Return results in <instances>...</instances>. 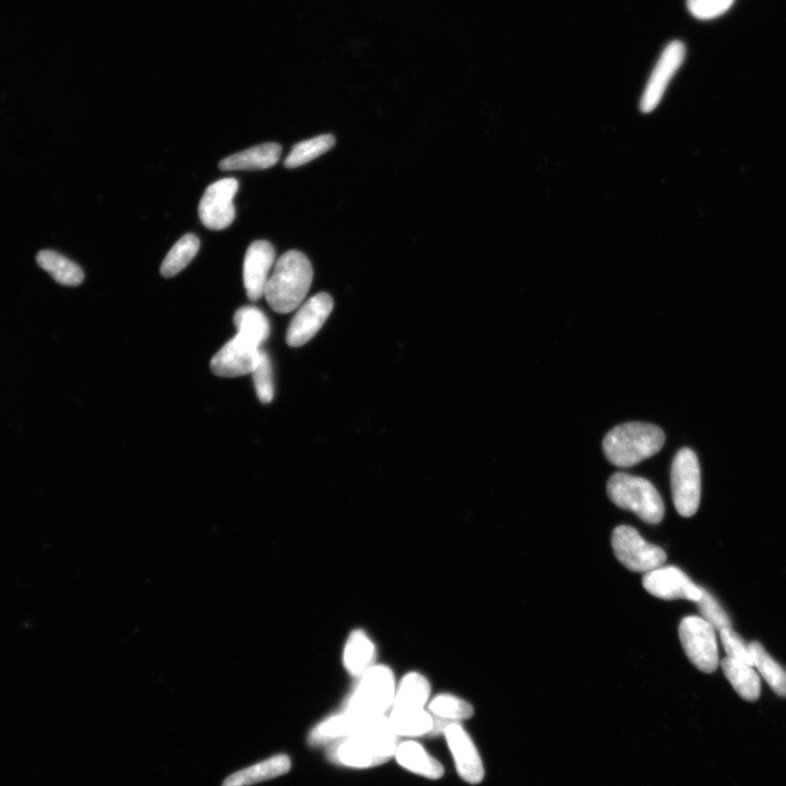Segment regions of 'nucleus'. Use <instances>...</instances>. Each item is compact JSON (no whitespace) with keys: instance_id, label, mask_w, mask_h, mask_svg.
<instances>
[{"instance_id":"21","label":"nucleus","mask_w":786,"mask_h":786,"mask_svg":"<svg viewBox=\"0 0 786 786\" xmlns=\"http://www.w3.org/2000/svg\"><path fill=\"white\" fill-rule=\"evenodd\" d=\"M431 690V683L423 674L411 672L404 676L397 686L391 709H425Z\"/></svg>"},{"instance_id":"15","label":"nucleus","mask_w":786,"mask_h":786,"mask_svg":"<svg viewBox=\"0 0 786 786\" xmlns=\"http://www.w3.org/2000/svg\"><path fill=\"white\" fill-rule=\"evenodd\" d=\"M276 250L267 241H256L247 249L244 259V285L248 299L259 301L265 296L271 269L275 266Z\"/></svg>"},{"instance_id":"24","label":"nucleus","mask_w":786,"mask_h":786,"mask_svg":"<svg viewBox=\"0 0 786 786\" xmlns=\"http://www.w3.org/2000/svg\"><path fill=\"white\" fill-rule=\"evenodd\" d=\"M37 262L56 282L66 287H78L85 280V273L74 261L53 250H42L38 254Z\"/></svg>"},{"instance_id":"27","label":"nucleus","mask_w":786,"mask_h":786,"mask_svg":"<svg viewBox=\"0 0 786 786\" xmlns=\"http://www.w3.org/2000/svg\"><path fill=\"white\" fill-rule=\"evenodd\" d=\"M749 647L752 651L754 666L761 676L765 678L774 693L780 697H786V672L782 666L771 658L761 643L755 641L749 643Z\"/></svg>"},{"instance_id":"14","label":"nucleus","mask_w":786,"mask_h":786,"mask_svg":"<svg viewBox=\"0 0 786 786\" xmlns=\"http://www.w3.org/2000/svg\"><path fill=\"white\" fill-rule=\"evenodd\" d=\"M444 734L460 778L469 784L481 783L485 776L483 761L466 729L452 722L446 726Z\"/></svg>"},{"instance_id":"31","label":"nucleus","mask_w":786,"mask_h":786,"mask_svg":"<svg viewBox=\"0 0 786 786\" xmlns=\"http://www.w3.org/2000/svg\"><path fill=\"white\" fill-rule=\"evenodd\" d=\"M697 603L702 618L714 629L721 631L732 627L728 613L723 610L720 603L706 589L702 588L701 599Z\"/></svg>"},{"instance_id":"10","label":"nucleus","mask_w":786,"mask_h":786,"mask_svg":"<svg viewBox=\"0 0 786 786\" xmlns=\"http://www.w3.org/2000/svg\"><path fill=\"white\" fill-rule=\"evenodd\" d=\"M261 349L252 341L237 335L212 357L210 367L214 375L223 378L253 374Z\"/></svg>"},{"instance_id":"7","label":"nucleus","mask_w":786,"mask_h":786,"mask_svg":"<svg viewBox=\"0 0 786 786\" xmlns=\"http://www.w3.org/2000/svg\"><path fill=\"white\" fill-rule=\"evenodd\" d=\"M687 658L698 670L711 674L719 666V649L714 629L704 618L688 616L678 629Z\"/></svg>"},{"instance_id":"25","label":"nucleus","mask_w":786,"mask_h":786,"mask_svg":"<svg viewBox=\"0 0 786 786\" xmlns=\"http://www.w3.org/2000/svg\"><path fill=\"white\" fill-rule=\"evenodd\" d=\"M234 324L238 335L254 342L261 348L270 336V323L267 316L254 306H245L236 312Z\"/></svg>"},{"instance_id":"23","label":"nucleus","mask_w":786,"mask_h":786,"mask_svg":"<svg viewBox=\"0 0 786 786\" xmlns=\"http://www.w3.org/2000/svg\"><path fill=\"white\" fill-rule=\"evenodd\" d=\"M721 666L725 677L738 695L747 701H755L759 698L761 683L753 665L728 657L722 660Z\"/></svg>"},{"instance_id":"22","label":"nucleus","mask_w":786,"mask_h":786,"mask_svg":"<svg viewBox=\"0 0 786 786\" xmlns=\"http://www.w3.org/2000/svg\"><path fill=\"white\" fill-rule=\"evenodd\" d=\"M388 721L393 733L407 737L433 733L436 725L435 717L425 709H391Z\"/></svg>"},{"instance_id":"28","label":"nucleus","mask_w":786,"mask_h":786,"mask_svg":"<svg viewBox=\"0 0 786 786\" xmlns=\"http://www.w3.org/2000/svg\"><path fill=\"white\" fill-rule=\"evenodd\" d=\"M336 145V138L332 135H320L312 139L304 140L295 145L284 161L287 169L299 168L304 164L312 162L324 153L331 150Z\"/></svg>"},{"instance_id":"8","label":"nucleus","mask_w":786,"mask_h":786,"mask_svg":"<svg viewBox=\"0 0 786 786\" xmlns=\"http://www.w3.org/2000/svg\"><path fill=\"white\" fill-rule=\"evenodd\" d=\"M612 546L618 562L636 573H649L663 566L666 561V554L661 547L648 543L633 527L615 528Z\"/></svg>"},{"instance_id":"26","label":"nucleus","mask_w":786,"mask_h":786,"mask_svg":"<svg viewBox=\"0 0 786 786\" xmlns=\"http://www.w3.org/2000/svg\"><path fill=\"white\" fill-rule=\"evenodd\" d=\"M200 241L194 234L184 235L166 255L161 266V275L172 278L184 270L199 252Z\"/></svg>"},{"instance_id":"33","label":"nucleus","mask_w":786,"mask_h":786,"mask_svg":"<svg viewBox=\"0 0 786 786\" xmlns=\"http://www.w3.org/2000/svg\"><path fill=\"white\" fill-rule=\"evenodd\" d=\"M734 0H687L692 15L701 20H709L722 16L728 11Z\"/></svg>"},{"instance_id":"11","label":"nucleus","mask_w":786,"mask_h":786,"mask_svg":"<svg viewBox=\"0 0 786 786\" xmlns=\"http://www.w3.org/2000/svg\"><path fill=\"white\" fill-rule=\"evenodd\" d=\"M642 585L653 597L662 600H688L697 603L702 595V588L683 570L674 566H661L649 571L643 577Z\"/></svg>"},{"instance_id":"18","label":"nucleus","mask_w":786,"mask_h":786,"mask_svg":"<svg viewBox=\"0 0 786 786\" xmlns=\"http://www.w3.org/2000/svg\"><path fill=\"white\" fill-rule=\"evenodd\" d=\"M395 758L402 768L426 779L438 780L444 776L443 765L420 743L406 741L398 744Z\"/></svg>"},{"instance_id":"29","label":"nucleus","mask_w":786,"mask_h":786,"mask_svg":"<svg viewBox=\"0 0 786 786\" xmlns=\"http://www.w3.org/2000/svg\"><path fill=\"white\" fill-rule=\"evenodd\" d=\"M433 717L447 722H461L473 717L474 708L467 700L455 695L442 694L428 705Z\"/></svg>"},{"instance_id":"13","label":"nucleus","mask_w":786,"mask_h":786,"mask_svg":"<svg viewBox=\"0 0 786 786\" xmlns=\"http://www.w3.org/2000/svg\"><path fill=\"white\" fill-rule=\"evenodd\" d=\"M333 309V300L328 293H318L301 306L293 317L287 333L291 348H300L311 341L323 328Z\"/></svg>"},{"instance_id":"4","label":"nucleus","mask_w":786,"mask_h":786,"mask_svg":"<svg viewBox=\"0 0 786 786\" xmlns=\"http://www.w3.org/2000/svg\"><path fill=\"white\" fill-rule=\"evenodd\" d=\"M607 494L617 507L633 511L642 521L657 524L663 520V499L657 488L646 479L616 473L607 483Z\"/></svg>"},{"instance_id":"32","label":"nucleus","mask_w":786,"mask_h":786,"mask_svg":"<svg viewBox=\"0 0 786 786\" xmlns=\"http://www.w3.org/2000/svg\"><path fill=\"white\" fill-rule=\"evenodd\" d=\"M722 645L728 657L754 666L752 651L743 638L731 628L720 631Z\"/></svg>"},{"instance_id":"17","label":"nucleus","mask_w":786,"mask_h":786,"mask_svg":"<svg viewBox=\"0 0 786 786\" xmlns=\"http://www.w3.org/2000/svg\"><path fill=\"white\" fill-rule=\"evenodd\" d=\"M282 147L273 142L262 144L223 159L219 166L222 171L267 170L275 166L281 157Z\"/></svg>"},{"instance_id":"30","label":"nucleus","mask_w":786,"mask_h":786,"mask_svg":"<svg viewBox=\"0 0 786 786\" xmlns=\"http://www.w3.org/2000/svg\"><path fill=\"white\" fill-rule=\"evenodd\" d=\"M252 375L260 402L265 404L272 402L275 397V383H273L272 365L265 351H261L260 360Z\"/></svg>"},{"instance_id":"9","label":"nucleus","mask_w":786,"mask_h":786,"mask_svg":"<svg viewBox=\"0 0 786 786\" xmlns=\"http://www.w3.org/2000/svg\"><path fill=\"white\" fill-rule=\"evenodd\" d=\"M235 178H223L211 184L199 204V217L207 229L221 231L234 222L236 210L234 198L238 192Z\"/></svg>"},{"instance_id":"1","label":"nucleus","mask_w":786,"mask_h":786,"mask_svg":"<svg viewBox=\"0 0 786 786\" xmlns=\"http://www.w3.org/2000/svg\"><path fill=\"white\" fill-rule=\"evenodd\" d=\"M398 736L393 733L388 717H380L364 730L335 743L329 750L330 760L349 768L366 769L385 764L395 757Z\"/></svg>"},{"instance_id":"16","label":"nucleus","mask_w":786,"mask_h":786,"mask_svg":"<svg viewBox=\"0 0 786 786\" xmlns=\"http://www.w3.org/2000/svg\"><path fill=\"white\" fill-rule=\"evenodd\" d=\"M375 719H366L344 710L319 723L309 734L308 742L313 746H319L343 741L360 733Z\"/></svg>"},{"instance_id":"19","label":"nucleus","mask_w":786,"mask_h":786,"mask_svg":"<svg viewBox=\"0 0 786 786\" xmlns=\"http://www.w3.org/2000/svg\"><path fill=\"white\" fill-rule=\"evenodd\" d=\"M375 643L362 629H355L345 643L343 663L345 669L355 677H361L372 668L376 657Z\"/></svg>"},{"instance_id":"5","label":"nucleus","mask_w":786,"mask_h":786,"mask_svg":"<svg viewBox=\"0 0 786 786\" xmlns=\"http://www.w3.org/2000/svg\"><path fill=\"white\" fill-rule=\"evenodd\" d=\"M395 674L386 665H374L361 676L345 711L366 719L384 717L396 696Z\"/></svg>"},{"instance_id":"2","label":"nucleus","mask_w":786,"mask_h":786,"mask_svg":"<svg viewBox=\"0 0 786 786\" xmlns=\"http://www.w3.org/2000/svg\"><path fill=\"white\" fill-rule=\"evenodd\" d=\"M314 270L301 252L290 250L276 262L267 283L265 297L273 311L290 314L301 306L312 287Z\"/></svg>"},{"instance_id":"12","label":"nucleus","mask_w":786,"mask_h":786,"mask_svg":"<svg viewBox=\"0 0 786 786\" xmlns=\"http://www.w3.org/2000/svg\"><path fill=\"white\" fill-rule=\"evenodd\" d=\"M685 56L686 47L684 43L674 41L666 46L657 66L653 70L646 90L643 92L640 102L642 113L649 114L657 109L672 78L683 65Z\"/></svg>"},{"instance_id":"6","label":"nucleus","mask_w":786,"mask_h":786,"mask_svg":"<svg viewBox=\"0 0 786 786\" xmlns=\"http://www.w3.org/2000/svg\"><path fill=\"white\" fill-rule=\"evenodd\" d=\"M675 508L682 517H693L701 498V473L695 451L684 448L677 452L671 472Z\"/></svg>"},{"instance_id":"3","label":"nucleus","mask_w":786,"mask_h":786,"mask_svg":"<svg viewBox=\"0 0 786 786\" xmlns=\"http://www.w3.org/2000/svg\"><path fill=\"white\" fill-rule=\"evenodd\" d=\"M665 435L660 427L647 423H626L614 428L603 440L604 454L614 466L630 468L657 455Z\"/></svg>"},{"instance_id":"20","label":"nucleus","mask_w":786,"mask_h":786,"mask_svg":"<svg viewBox=\"0 0 786 786\" xmlns=\"http://www.w3.org/2000/svg\"><path fill=\"white\" fill-rule=\"evenodd\" d=\"M291 770V759L287 755L273 756L259 764L235 772L226 778L222 786H249L283 776Z\"/></svg>"}]
</instances>
